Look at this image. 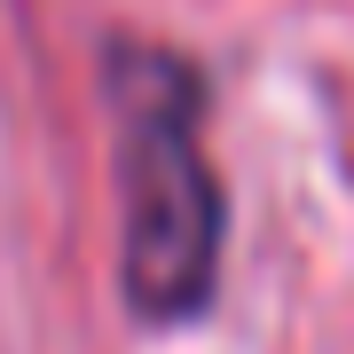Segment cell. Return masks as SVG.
<instances>
[{
	"mask_svg": "<svg viewBox=\"0 0 354 354\" xmlns=\"http://www.w3.org/2000/svg\"><path fill=\"white\" fill-rule=\"evenodd\" d=\"M111 79H118V111H127L118 276H127V299L142 315L174 323L213 299V268H221V181L197 134V79L150 48H127Z\"/></svg>",
	"mask_w": 354,
	"mask_h": 354,
	"instance_id": "obj_1",
	"label": "cell"
}]
</instances>
